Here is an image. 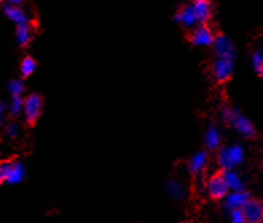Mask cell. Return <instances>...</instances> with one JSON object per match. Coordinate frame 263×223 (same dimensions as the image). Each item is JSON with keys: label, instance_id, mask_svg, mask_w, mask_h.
Here are the masks:
<instances>
[{"label": "cell", "instance_id": "6da1fadb", "mask_svg": "<svg viewBox=\"0 0 263 223\" xmlns=\"http://www.w3.org/2000/svg\"><path fill=\"white\" fill-rule=\"evenodd\" d=\"M222 117L227 124H230L243 137L255 136L254 124L239 109L230 106V105H224L222 108Z\"/></svg>", "mask_w": 263, "mask_h": 223}, {"label": "cell", "instance_id": "7a4b0ae2", "mask_svg": "<svg viewBox=\"0 0 263 223\" xmlns=\"http://www.w3.org/2000/svg\"><path fill=\"white\" fill-rule=\"evenodd\" d=\"M215 38H216V32L212 30L210 23L196 26L187 35L188 42L195 47H212Z\"/></svg>", "mask_w": 263, "mask_h": 223}, {"label": "cell", "instance_id": "3957f363", "mask_svg": "<svg viewBox=\"0 0 263 223\" xmlns=\"http://www.w3.org/2000/svg\"><path fill=\"white\" fill-rule=\"evenodd\" d=\"M212 52H214L215 58H223V60L235 61L236 54H238V49L236 45L234 43L229 35L223 34V32H218L216 38H215V43L211 47Z\"/></svg>", "mask_w": 263, "mask_h": 223}, {"label": "cell", "instance_id": "277c9868", "mask_svg": "<svg viewBox=\"0 0 263 223\" xmlns=\"http://www.w3.org/2000/svg\"><path fill=\"white\" fill-rule=\"evenodd\" d=\"M25 167L21 161L4 160L0 164V180L7 184H17L25 179Z\"/></svg>", "mask_w": 263, "mask_h": 223}, {"label": "cell", "instance_id": "5b68a950", "mask_svg": "<svg viewBox=\"0 0 263 223\" xmlns=\"http://www.w3.org/2000/svg\"><path fill=\"white\" fill-rule=\"evenodd\" d=\"M210 70H211V76L216 84H226L234 76V71H235V61L215 58L214 57Z\"/></svg>", "mask_w": 263, "mask_h": 223}, {"label": "cell", "instance_id": "8992f818", "mask_svg": "<svg viewBox=\"0 0 263 223\" xmlns=\"http://www.w3.org/2000/svg\"><path fill=\"white\" fill-rule=\"evenodd\" d=\"M43 110V97L39 93H30L25 98V110L23 116L28 125H35Z\"/></svg>", "mask_w": 263, "mask_h": 223}, {"label": "cell", "instance_id": "52a82bcc", "mask_svg": "<svg viewBox=\"0 0 263 223\" xmlns=\"http://www.w3.org/2000/svg\"><path fill=\"white\" fill-rule=\"evenodd\" d=\"M172 19L176 25L185 28L188 31L194 30L196 26L200 25V23H199V19H197L196 16V12H195L194 7H192V4H191L190 2L181 4L180 7L176 10V12L173 14Z\"/></svg>", "mask_w": 263, "mask_h": 223}, {"label": "cell", "instance_id": "ba28073f", "mask_svg": "<svg viewBox=\"0 0 263 223\" xmlns=\"http://www.w3.org/2000/svg\"><path fill=\"white\" fill-rule=\"evenodd\" d=\"M243 159H245V152H243V148L240 145L226 146V148H222V150L219 151V165L224 168V171L231 170L232 167L240 164Z\"/></svg>", "mask_w": 263, "mask_h": 223}, {"label": "cell", "instance_id": "9c48e42d", "mask_svg": "<svg viewBox=\"0 0 263 223\" xmlns=\"http://www.w3.org/2000/svg\"><path fill=\"white\" fill-rule=\"evenodd\" d=\"M207 191L208 195L212 199H223L229 195L230 187L227 184L224 178V172H219V174L212 175L207 183Z\"/></svg>", "mask_w": 263, "mask_h": 223}, {"label": "cell", "instance_id": "30bf717a", "mask_svg": "<svg viewBox=\"0 0 263 223\" xmlns=\"http://www.w3.org/2000/svg\"><path fill=\"white\" fill-rule=\"evenodd\" d=\"M2 11L6 19L14 23L15 26L26 25V23H31V16L27 11L22 6H11V4H2Z\"/></svg>", "mask_w": 263, "mask_h": 223}, {"label": "cell", "instance_id": "8fae6325", "mask_svg": "<svg viewBox=\"0 0 263 223\" xmlns=\"http://www.w3.org/2000/svg\"><path fill=\"white\" fill-rule=\"evenodd\" d=\"M190 3L192 4L196 16L199 19L200 25L204 23H210L212 19V14H214V6H212L211 0H190Z\"/></svg>", "mask_w": 263, "mask_h": 223}, {"label": "cell", "instance_id": "7c38bea8", "mask_svg": "<svg viewBox=\"0 0 263 223\" xmlns=\"http://www.w3.org/2000/svg\"><path fill=\"white\" fill-rule=\"evenodd\" d=\"M243 213L246 216L247 223H262L263 222V203L256 199H250L243 207Z\"/></svg>", "mask_w": 263, "mask_h": 223}, {"label": "cell", "instance_id": "4fadbf2b", "mask_svg": "<svg viewBox=\"0 0 263 223\" xmlns=\"http://www.w3.org/2000/svg\"><path fill=\"white\" fill-rule=\"evenodd\" d=\"M250 195L247 192L245 191H232L231 194L226 196L224 205L226 209L232 211V210H238V209H243V207L246 206V203L250 200Z\"/></svg>", "mask_w": 263, "mask_h": 223}, {"label": "cell", "instance_id": "5bb4252c", "mask_svg": "<svg viewBox=\"0 0 263 223\" xmlns=\"http://www.w3.org/2000/svg\"><path fill=\"white\" fill-rule=\"evenodd\" d=\"M32 38H34V34H32L31 23L15 26V41L19 47L26 49L32 42Z\"/></svg>", "mask_w": 263, "mask_h": 223}, {"label": "cell", "instance_id": "9a60e30c", "mask_svg": "<svg viewBox=\"0 0 263 223\" xmlns=\"http://www.w3.org/2000/svg\"><path fill=\"white\" fill-rule=\"evenodd\" d=\"M38 69V61L32 55H25L19 63V76L23 80H27Z\"/></svg>", "mask_w": 263, "mask_h": 223}, {"label": "cell", "instance_id": "2e32d148", "mask_svg": "<svg viewBox=\"0 0 263 223\" xmlns=\"http://www.w3.org/2000/svg\"><path fill=\"white\" fill-rule=\"evenodd\" d=\"M207 152H204V151H199V152H196L195 155H192V157L190 159V163H188L190 171L194 175L203 172L205 168V164H207Z\"/></svg>", "mask_w": 263, "mask_h": 223}, {"label": "cell", "instance_id": "e0dca14e", "mask_svg": "<svg viewBox=\"0 0 263 223\" xmlns=\"http://www.w3.org/2000/svg\"><path fill=\"white\" fill-rule=\"evenodd\" d=\"M220 140H222V135L219 131L218 126H210L204 133V143L210 150H216L220 145Z\"/></svg>", "mask_w": 263, "mask_h": 223}, {"label": "cell", "instance_id": "ac0fdd59", "mask_svg": "<svg viewBox=\"0 0 263 223\" xmlns=\"http://www.w3.org/2000/svg\"><path fill=\"white\" fill-rule=\"evenodd\" d=\"M8 104V116L11 117H17V116H21L25 110V98L22 97V96H12L10 97V101L7 102Z\"/></svg>", "mask_w": 263, "mask_h": 223}, {"label": "cell", "instance_id": "d6986e66", "mask_svg": "<svg viewBox=\"0 0 263 223\" xmlns=\"http://www.w3.org/2000/svg\"><path fill=\"white\" fill-rule=\"evenodd\" d=\"M6 89H7L10 97L12 96H22L23 97V93H25V80L22 77H15L10 78L7 81V85H6Z\"/></svg>", "mask_w": 263, "mask_h": 223}, {"label": "cell", "instance_id": "ffe728a7", "mask_svg": "<svg viewBox=\"0 0 263 223\" xmlns=\"http://www.w3.org/2000/svg\"><path fill=\"white\" fill-rule=\"evenodd\" d=\"M165 190L173 199H183L185 196V189H184L180 181L166 180Z\"/></svg>", "mask_w": 263, "mask_h": 223}, {"label": "cell", "instance_id": "44dd1931", "mask_svg": "<svg viewBox=\"0 0 263 223\" xmlns=\"http://www.w3.org/2000/svg\"><path fill=\"white\" fill-rule=\"evenodd\" d=\"M224 178L230 190H232V191H243L245 185H243L240 176L236 172H234L232 170H227V171H224Z\"/></svg>", "mask_w": 263, "mask_h": 223}, {"label": "cell", "instance_id": "7402d4cb", "mask_svg": "<svg viewBox=\"0 0 263 223\" xmlns=\"http://www.w3.org/2000/svg\"><path fill=\"white\" fill-rule=\"evenodd\" d=\"M250 65L251 69L255 71L258 76L263 73V52L262 50H255L253 51L251 57H250Z\"/></svg>", "mask_w": 263, "mask_h": 223}, {"label": "cell", "instance_id": "603a6c76", "mask_svg": "<svg viewBox=\"0 0 263 223\" xmlns=\"http://www.w3.org/2000/svg\"><path fill=\"white\" fill-rule=\"evenodd\" d=\"M4 133H6V136H8L10 139H14V137L17 136V133H19V125H17L16 121H7L4 124Z\"/></svg>", "mask_w": 263, "mask_h": 223}, {"label": "cell", "instance_id": "cb8c5ba5", "mask_svg": "<svg viewBox=\"0 0 263 223\" xmlns=\"http://www.w3.org/2000/svg\"><path fill=\"white\" fill-rule=\"evenodd\" d=\"M230 222L231 223H247L246 216H245L243 210L242 209L232 210L231 215H230Z\"/></svg>", "mask_w": 263, "mask_h": 223}, {"label": "cell", "instance_id": "d4e9b609", "mask_svg": "<svg viewBox=\"0 0 263 223\" xmlns=\"http://www.w3.org/2000/svg\"><path fill=\"white\" fill-rule=\"evenodd\" d=\"M25 0H2V4H11V6H22Z\"/></svg>", "mask_w": 263, "mask_h": 223}, {"label": "cell", "instance_id": "484cf974", "mask_svg": "<svg viewBox=\"0 0 263 223\" xmlns=\"http://www.w3.org/2000/svg\"><path fill=\"white\" fill-rule=\"evenodd\" d=\"M259 77H260V78H262V80H263V73H262V74H260V76H259Z\"/></svg>", "mask_w": 263, "mask_h": 223}, {"label": "cell", "instance_id": "4316f807", "mask_svg": "<svg viewBox=\"0 0 263 223\" xmlns=\"http://www.w3.org/2000/svg\"><path fill=\"white\" fill-rule=\"evenodd\" d=\"M184 223H195V222H184Z\"/></svg>", "mask_w": 263, "mask_h": 223}, {"label": "cell", "instance_id": "83f0119b", "mask_svg": "<svg viewBox=\"0 0 263 223\" xmlns=\"http://www.w3.org/2000/svg\"><path fill=\"white\" fill-rule=\"evenodd\" d=\"M260 50H262V52H263V47H262V49H260Z\"/></svg>", "mask_w": 263, "mask_h": 223}]
</instances>
